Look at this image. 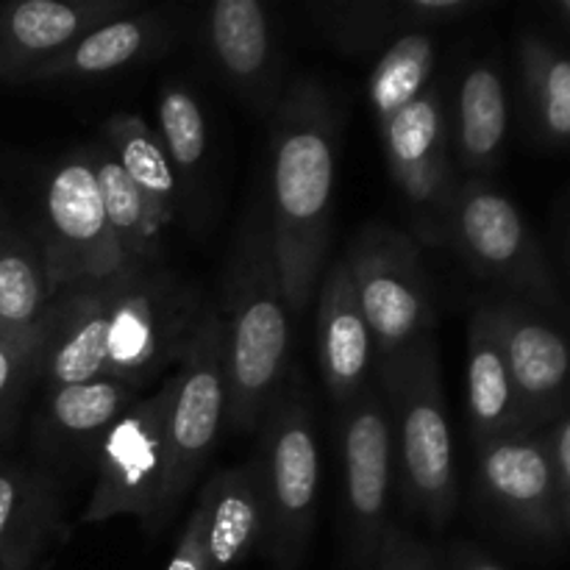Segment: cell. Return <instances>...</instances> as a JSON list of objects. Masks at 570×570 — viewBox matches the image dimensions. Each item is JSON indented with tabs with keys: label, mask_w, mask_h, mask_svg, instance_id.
Segmentation results:
<instances>
[{
	"label": "cell",
	"mask_w": 570,
	"mask_h": 570,
	"mask_svg": "<svg viewBox=\"0 0 570 570\" xmlns=\"http://www.w3.org/2000/svg\"><path fill=\"white\" fill-rule=\"evenodd\" d=\"M337 117L332 95L315 78L284 87L271 115V215L273 250L289 315L301 317L326 271L334 217Z\"/></svg>",
	"instance_id": "cell-1"
},
{
	"label": "cell",
	"mask_w": 570,
	"mask_h": 570,
	"mask_svg": "<svg viewBox=\"0 0 570 570\" xmlns=\"http://www.w3.org/2000/svg\"><path fill=\"white\" fill-rule=\"evenodd\" d=\"M217 315L226 340V426L254 432L287 387L293 365V315L278 276L267 198L254 200L239 223Z\"/></svg>",
	"instance_id": "cell-2"
},
{
	"label": "cell",
	"mask_w": 570,
	"mask_h": 570,
	"mask_svg": "<svg viewBox=\"0 0 570 570\" xmlns=\"http://www.w3.org/2000/svg\"><path fill=\"white\" fill-rule=\"evenodd\" d=\"M376 379L393 429L401 499L432 529L449 527L460 504V473L434 334L379 360Z\"/></svg>",
	"instance_id": "cell-3"
},
{
	"label": "cell",
	"mask_w": 570,
	"mask_h": 570,
	"mask_svg": "<svg viewBox=\"0 0 570 570\" xmlns=\"http://www.w3.org/2000/svg\"><path fill=\"white\" fill-rule=\"evenodd\" d=\"M254 462L267 510L262 554L276 570H298L315 534L321 449L309 395L295 376H289L287 387L262 421V443Z\"/></svg>",
	"instance_id": "cell-4"
},
{
	"label": "cell",
	"mask_w": 570,
	"mask_h": 570,
	"mask_svg": "<svg viewBox=\"0 0 570 570\" xmlns=\"http://www.w3.org/2000/svg\"><path fill=\"white\" fill-rule=\"evenodd\" d=\"M451 248L479 278L540 312H560L562 295L543 245L515 200L484 178L456 181L443 226Z\"/></svg>",
	"instance_id": "cell-5"
},
{
	"label": "cell",
	"mask_w": 570,
	"mask_h": 570,
	"mask_svg": "<svg viewBox=\"0 0 570 570\" xmlns=\"http://www.w3.org/2000/svg\"><path fill=\"white\" fill-rule=\"evenodd\" d=\"M200 312L198 298L161 265L126 267L106 278V379L142 387L170 362L181 360Z\"/></svg>",
	"instance_id": "cell-6"
},
{
	"label": "cell",
	"mask_w": 570,
	"mask_h": 570,
	"mask_svg": "<svg viewBox=\"0 0 570 570\" xmlns=\"http://www.w3.org/2000/svg\"><path fill=\"white\" fill-rule=\"evenodd\" d=\"M26 223L42 248L53 295L126 271L87 148L65 154L42 173L37 209Z\"/></svg>",
	"instance_id": "cell-7"
},
{
	"label": "cell",
	"mask_w": 570,
	"mask_h": 570,
	"mask_svg": "<svg viewBox=\"0 0 570 570\" xmlns=\"http://www.w3.org/2000/svg\"><path fill=\"white\" fill-rule=\"evenodd\" d=\"M173 376L148 399L128 406L95 451V488L81 523L137 518L154 538L156 512L170 479Z\"/></svg>",
	"instance_id": "cell-8"
},
{
	"label": "cell",
	"mask_w": 570,
	"mask_h": 570,
	"mask_svg": "<svg viewBox=\"0 0 570 570\" xmlns=\"http://www.w3.org/2000/svg\"><path fill=\"white\" fill-rule=\"evenodd\" d=\"M226 340L217 309H204L173 373L170 479L156 512L154 538L176 515L181 501L209 465L217 440L226 429Z\"/></svg>",
	"instance_id": "cell-9"
},
{
	"label": "cell",
	"mask_w": 570,
	"mask_h": 570,
	"mask_svg": "<svg viewBox=\"0 0 570 570\" xmlns=\"http://www.w3.org/2000/svg\"><path fill=\"white\" fill-rule=\"evenodd\" d=\"M345 265L376 340L379 360L432 337V284L412 234L382 223L365 226L348 248Z\"/></svg>",
	"instance_id": "cell-10"
},
{
	"label": "cell",
	"mask_w": 570,
	"mask_h": 570,
	"mask_svg": "<svg viewBox=\"0 0 570 570\" xmlns=\"http://www.w3.org/2000/svg\"><path fill=\"white\" fill-rule=\"evenodd\" d=\"M340 456H343V515L348 560L356 570H373L390 523L395 482V445L387 404L379 384H367L340 406Z\"/></svg>",
	"instance_id": "cell-11"
},
{
	"label": "cell",
	"mask_w": 570,
	"mask_h": 570,
	"mask_svg": "<svg viewBox=\"0 0 570 570\" xmlns=\"http://www.w3.org/2000/svg\"><path fill=\"white\" fill-rule=\"evenodd\" d=\"M379 134L390 176L415 223V237L426 245H443L445 212L460 178L454 176L449 106L440 87H429L406 104L379 126Z\"/></svg>",
	"instance_id": "cell-12"
},
{
	"label": "cell",
	"mask_w": 570,
	"mask_h": 570,
	"mask_svg": "<svg viewBox=\"0 0 570 570\" xmlns=\"http://www.w3.org/2000/svg\"><path fill=\"white\" fill-rule=\"evenodd\" d=\"M476 495L490 515L538 546L566 540L546 432H521L476 445Z\"/></svg>",
	"instance_id": "cell-13"
},
{
	"label": "cell",
	"mask_w": 570,
	"mask_h": 570,
	"mask_svg": "<svg viewBox=\"0 0 570 570\" xmlns=\"http://www.w3.org/2000/svg\"><path fill=\"white\" fill-rule=\"evenodd\" d=\"M518 395L523 432L554 426L570 410V340L523 301H484Z\"/></svg>",
	"instance_id": "cell-14"
},
{
	"label": "cell",
	"mask_w": 570,
	"mask_h": 570,
	"mask_svg": "<svg viewBox=\"0 0 570 570\" xmlns=\"http://www.w3.org/2000/svg\"><path fill=\"white\" fill-rule=\"evenodd\" d=\"M198 31L232 92L271 120L284 95L282 45L271 9L259 0H215L200 14Z\"/></svg>",
	"instance_id": "cell-15"
},
{
	"label": "cell",
	"mask_w": 570,
	"mask_h": 570,
	"mask_svg": "<svg viewBox=\"0 0 570 570\" xmlns=\"http://www.w3.org/2000/svg\"><path fill=\"white\" fill-rule=\"evenodd\" d=\"M181 33V20L173 9H137L106 22L98 31L83 37L56 59L42 61L22 72L14 83H56L87 81V78L115 76L145 61L159 59Z\"/></svg>",
	"instance_id": "cell-16"
},
{
	"label": "cell",
	"mask_w": 570,
	"mask_h": 570,
	"mask_svg": "<svg viewBox=\"0 0 570 570\" xmlns=\"http://www.w3.org/2000/svg\"><path fill=\"white\" fill-rule=\"evenodd\" d=\"M317 365L334 404L343 406L376 376L379 351L362 315L345 259L323 271L317 284Z\"/></svg>",
	"instance_id": "cell-17"
},
{
	"label": "cell",
	"mask_w": 570,
	"mask_h": 570,
	"mask_svg": "<svg viewBox=\"0 0 570 570\" xmlns=\"http://www.w3.org/2000/svg\"><path fill=\"white\" fill-rule=\"evenodd\" d=\"M142 9L139 0H14L0 3V33L9 56V78L56 59L106 22Z\"/></svg>",
	"instance_id": "cell-18"
},
{
	"label": "cell",
	"mask_w": 570,
	"mask_h": 570,
	"mask_svg": "<svg viewBox=\"0 0 570 570\" xmlns=\"http://www.w3.org/2000/svg\"><path fill=\"white\" fill-rule=\"evenodd\" d=\"M65 501L50 473L0 460V570H42L65 543Z\"/></svg>",
	"instance_id": "cell-19"
},
{
	"label": "cell",
	"mask_w": 570,
	"mask_h": 570,
	"mask_svg": "<svg viewBox=\"0 0 570 570\" xmlns=\"http://www.w3.org/2000/svg\"><path fill=\"white\" fill-rule=\"evenodd\" d=\"M482 9V0H345L309 6V14L340 48L351 53H382L404 33L451 26Z\"/></svg>",
	"instance_id": "cell-20"
},
{
	"label": "cell",
	"mask_w": 570,
	"mask_h": 570,
	"mask_svg": "<svg viewBox=\"0 0 570 570\" xmlns=\"http://www.w3.org/2000/svg\"><path fill=\"white\" fill-rule=\"evenodd\" d=\"M137 401V384L120 379L48 387L33 423L39 449L59 460H83V456L95 460V451L106 432Z\"/></svg>",
	"instance_id": "cell-21"
},
{
	"label": "cell",
	"mask_w": 570,
	"mask_h": 570,
	"mask_svg": "<svg viewBox=\"0 0 570 570\" xmlns=\"http://www.w3.org/2000/svg\"><path fill=\"white\" fill-rule=\"evenodd\" d=\"M449 137L451 156L471 178H484L501 165L510 137V98L495 61H473L460 76Z\"/></svg>",
	"instance_id": "cell-22"
},
{
	"label": "cell",
	"mask_w": 570,
	"mask_h": 570,
	"mask_svg": "<svg viewBox=\"0 0 570 570\" xmlns=\"http://www.w3.org/2000/svg\"><path fill=\"white\" fill-rule=\"evenodd\" d=\"M204 493L209 499V515H206L209 570H234L265 546L267 510L259 468L254 460L223 468L204 484Z\"/></svg>",
	"instance_id": "cell-23"
},
{
	"label": "cell",
	"mask_w": 570,
	"mask_h": 570,
	"mask_svg": "<svg viewBox=\"0 0 570 570\" xmlns=\"http://www.w3.org/2000/svg\"><path fill=\"white\" fill-rule=\"evenodd\" d=\"M156 134L178 181L181 212L193 226L204 223L212 193L209 122L198 95L181 81H165L156 98Z\"/></svg>",
	"instance_id": "cell-24"
},
{
	"label": "cell",
	"mask_w": 570,
	"mask_h": 570,
	"mask_svg": "<svg viewBox=\"0 0 570 570\" xmlns=\"http://www.w3.org/2000/svg\"><path fill=\"white\" fill-rule=\"evenodd\" d=\"M468 423H471L473 443L482 445L490 440L521 434V410L512 387L510 367L504 351L495 340L488 309L476 306L468 323Z\"/></svg>",
	"instance_id": "cell-25"
},
{
	"label": "cell",
	"mask_w": 570,
	"mask_h": 570,
	"mask_svg": "<svg viewBox=\"0 0 570 570\" xmlns=\"http://www.w3.org/2000/svg\"><path fill=\"white\" fill-rule=\"evenodd\" d=\"M50 301L42 248L28 223L0 198V332H33Z\"/></svg>",
	"instance_id": "cell-26"
},
{
	"label": "cell",
	"mask_w": 570,
	"mask_h": 570,
	"mask_svg": "<svg viewBox=\"0 0 570 570\" xmlns=\"http://www.w3.org/2000/svg\"><path fill=\"white\" fill-rule=\"evenodd\" d=\"M100 139L109 145L134 187L139 189L154 215L156 228L165 232L167 226H173L181 215V195H178L176 173L161 148L156 128H150L145 117L120 111L100 126Z\"/></svg>",
	"instance_id": "cell-27"
},
{
	"label": "cell",
	"mask_w": 570,
	"mask_h": 570,
	"mask_svg": "<svg viewBox=\"0 0 570 570\" xmlns=\"http://www.w3.org/2000/svg\"><path fill=\"white\" fill-rule=\"evenodd\" d=\"M87 154L92 159L95 178H98L106 220H109V228L115 234V243L120 248L126 267L128 271H137V267L159 265L161 232L156 228L154 215H150L139 189L134 187L128 173L122 170V165L104 139L98 137V142L87 145Z\"/></svg>",
	"instance_id": "cell-28"
},
{
	"label": "cell",
	"mask_w": 570,
	"mask_h": 570,
	"mask_svg": "<svg viewBox=\"0 0 570 570\" xmlns=\"http://www.w3.org/2000/svg\"><path fill=\"white\" fill-rule=\"evenodd\" d=\"M518 65L534 137L551 148H570V56L529 31L518 39Z\"/></svg>",
	"instance_id": "cell-29"
},
{
	"label": "cell",
	"mask_w": 570,
	"mask_h": 570,
	"mask_svg": "<svg viewBox=\"0 0 570 570\" xmlns=\"http://www.w3.org/2000/svg\"><path fill=\"white\" fill-rule=\"evenodd\" d=\"M438 65V45L432 33H404L379 53L367 78V98L379 126L399 115L406 104L421 98L432 87V72Z\"/></svg>",
	"instance_id": "cell-30"
},
{
	"label": "cell",
	"mask_w": 570,
	"mask_h": 570,
	"mask_svg": "<svg viewBox=\"0 0 570 570\" xmlns=\"http://www.w3.org/2000/svg\"><path fill=\"white\" fill-rule=\"evenodd\" d=\"M39 326L33 332H0V440L14 429L28 390L37 384Z\"/></svg>",
	"instance_id": "cell-31"
},
{
	"label": "cell",
	"mask_w": 570,
	"mask_h": 570,
	"mask_svg": "<svg viewBox=\"0 0 570 570\" xmlns=\"http://www.w3.org/2000/svg\"><path fill=\"white\" fill-rule=\"evenodd\" d=\"M373 570H443V560L432 546L417 540L412 532L390 527Z\"/></svg>",
	"instance_id": "cell-32"
},
{
	"label": "cell",
	"mask_w": 570,
	"mask_h": 570,
	"mask_svg": "<svg viewBox=\"0 0 570 570\" xmlns=\"http://www.w3.org/2000/svg\"><path fill=\"white\" fill-rule=\"evenodd\" d=\"M206 515H209V499L200 490L195 510L189 512L187 527L178 538L176 551H173L167 570H209V557H206Z\"/></svg>",
	"instance_id": "cell-33"
},
{
	"label": "cell",
	"mask_w": 570,
	"mask_h": 570,
	"mask_svg": "<svg viewBox=\"0 0 570 570\" xmlns=\"http://www.w3.org/2000/svg\"><path fill=\"white\" fill-rule=\"evenodd\" d=\"M546 440H549L551 468H554L562 532L570 538V410L546 432Z\"/></svg>",
	"instance_id": "cell-34"
},
{
	"label": "cell",
	"mask_w": 570,
	"mask_h": 570,
	"mask_svg": "<svg viewBox=\"0 0 570 570\" xmlns=\"http://www.w3.org/2000/svg\"><path fill=\"white\" fill-rule=\"evenodd\" d=\"M443 570H507L488 551L471 543H454L443 560Z\"/></svg>",
	"instance_id": "cell-35"
},
{
	"label": "cell",
	"mask_w": 570,
	"mask_h": 570,
	"mask_svg": "<svg viewBox=\"0 0 570 570\" xmlns=\"http://www.w3.org/2000/svg\"><path fill=\"white\" fill-rule=\"evenodd\" d=\"M549 11L566 31H570V0H554V3L549 6Z\"/></svg>",
	"instance_id": "cell-36"
},
{
	"label": "cell",
	"mask_w": 570,
	"mask_h": 570,
	"mask_svg": "<svg viewBox=\"0 0 570 570\" xmlns=\"http://www.w3.org/2000/svg\"><path fill=\"white\" fill-rule=\"evenodd\" d=\"M9 78V56H6V42H3V33H0V81Z\"/></svg>",
	"instance_id": "cell-37"
},
{
	"label": "cell",
	"mask_w": 570,
	"mask_h": 570,
	"mask_svg": "<svg viewBox=\"0 0 570 570\" xmlns=\"http://www.w3.org/2000/svg\"><path fill=\"white\" fill-rule=\"evenodd\" d=\"M42 570H45V568H42Z\"/></svg>",
	"instance_id": "cell-38"
}]
</instances>
